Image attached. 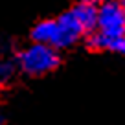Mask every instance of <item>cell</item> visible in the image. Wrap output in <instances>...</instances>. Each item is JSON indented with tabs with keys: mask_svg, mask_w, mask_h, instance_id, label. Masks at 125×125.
Masks as SVG:
<instances>
[{
	"mask_svg": "<svg viewBox=\"0 0 125 125\" xmlns=\"http://www.w3.org/2000/svg\"><path fill=\"white\" fill-rule=\"evenodd\" d=\"M86 31H88L86 26L75 15V11L68 9L66 13L55 19H46L35 24V28L31 30V39L33 42H41L55 50H62V48L75 44Z\"/></svg>",
	"mask_w": 125,
	"mask_h": 125,
	"instance_id": "cell-2",
	"label": "cell"
},
{
	"mask_svg": "<svg viewBox=\"0 0 125 125\" xmlns=\"http://www.w3.org/2000/svg\"><path fill=\"white\" fill-rule=\"evenodd\" d=\"M2 121H4V120H2V116H0V125H2Z\"/></svg>",
	"mask_w": 125,
	"mask_h": 125,
	"instance_id": "cell-7",
	"label": "cell"
},
{
	"mask_svg": "<svg viewBox=\"0 0 125 125\" xmlns=\"http://www.w3.org/2000/svg\"><path fill=\"white\" fill-rule=\"evenodd\" d=\"M98 2H101V4H107V2H114V0H98Z\"/></svg>",
	"mask_w": 125,
	"mask_h": 125,
	"instance_id": "cell-6",
	"label": "cell"
},
{
	"mask_svg": "<svg viewBox=\"0 0 125 125\" xmlns=\"http://www.w3.org/2000/svg\"><path fill=\"white\" fill-rule=\"evenodd\" d=\"M13 75H15V64L8 59H0V85L11 81Z\"/></svg>",
	"mask_w": 125,
	"mask_h": 125,
	"instance_id": "cell-4",
	"label": "cell"
},
{
	"mask_svg": "<svg viewBox=\"0 0 125 125\" xmlns=\"http://www.w3.org/2000/svg\"><path fill=\"white\" fill-rule=\"evenodd\" d=\"M19 68L28 75H44L55 70L59 64V53L55 48L41 42H33L26 46L19 53Z\"/></svg>",
	"mask_w": 125,
	"mask_h": 125,
	"instance_id": "cell-3",
	"label": "cell"
},
{
	"mask_svg": "<svg viewBox=\"0 0 125 125\" xmlns=\"http://www.w3.org/2000/svg\"><path fill=\"white\" fill-rule=\"evenodd\" d=\"M86 42L94 50L125 53V11L118 2H107L98 8V20Z\"/></svg>",
	"mask_w": 125,
	"mask_h": 125,
	"instance_id": "cell-1",
	"label": "cell"
},
{
	"mask_svg": "<svg viewBox=\"0 0 125 125\" xmlns=\"http://www.w3.org/2000/svg\"><path fill=\"white\" fill-rule=\"evenodd\" d=\"M118 4H120L121 8H123V11H125V0H120V2H118Z\"/></svg>",
	"mask_w": 125,
	"mask_h": 125,
	"instance_id": "cell-5",
	"label": "cell"
}]
</instances>
